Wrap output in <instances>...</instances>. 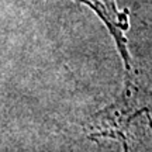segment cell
I'll return each instance as SVG.
<instances>
[{
    "mask_svg": "<svg viewBox=\"0 0 152 152\" xmlns=\"http://www.w3.org/2000/svg\"><path fill=\"white\" fill-rule=\"evenodd\" d=\"M151 110L152 89L144 80V73L134 72L131 68L127 71L124 89L120 97L92 117L87 137L90 140L107 138L118 141L124 148V152H128L132 138V121L144 113L151 120Z\"/></svg>",
    "mask_w": 152,
    "mask_h": 152,
    "instance_id": "6da1fadb",
    "label": "cell"
},
{
    "mask_svg": "<svg viewBox=\"0 0 152 152\" xmlns=\"http://www.w3.org/2000/svg\"><path fill=\"white\" fill-rule=\"evenodd\" d=\"M73 1L89 6L97 14L99 18L104 23V26L107 27L109 33L111 34L114 42L117 45L118 54L124 62L125 71H130L132 68L131 65L132 61H131L130 52L127 48V37H125V31L130 28L128 9L120 10L117 7L115 0H73Z\"/></svg>",
    "mask_w": 152,
    "mask_h": 152,
    "instance_id": "7a4b0ae2",
    "label": "cell"
}]
</instances>
